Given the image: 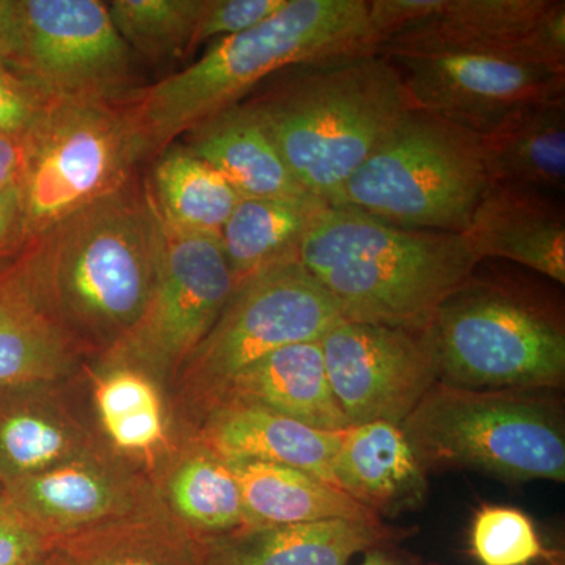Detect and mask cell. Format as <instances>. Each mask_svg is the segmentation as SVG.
Listing matches in <instances>:
<instances>
[{
	"label": "cell",
	"instance_id": "cell-37",
	"mask_svg": "<svg viewBox=\"0 0 565 565\" xmlns=\"http://www.w3.org/2000/svg\"><path fill=\"white\" fill-rule=\"evenodd\" d=\"M24 41L25 25L21 0H0V65L20 73Z\"/></svg>",
	"mask_w": 565,
	"mask_h": 565
},
{
	"label": "cell",
	"instance_id": "cell-33",
	"mask_svg": "<svg viewBox=\"0 0 565 565\" xmlns=\"http://www.w3.org/2000/svg\"><path fill=\"white\" fill-rule=\"evenodd\" d=\"M288 0H206L193 47L252 31L273 18Z\"/></svg>",
	"mask_w": 565,
	"mask_h": 565
},
{
	"label": "cell",
	"instance_id": "cell-12",
	"mask_svg": "<svg viewBox=\"0 0 565 565\" xmlns=\"http://www.w3.org/2000/svg\"><path fill=\"white\" fill-rule=\"evenodd\" d=\"M403 77L411 109L426 111L478 137L516 115L565 96V71L501 54L386 57Z\"/></svg>",
	"mask_w": 565,
	"mask_h": 565
},
{
	"label": "cell",
	"instance_id": "cell-25",
	"mask_svg": "<svg viewBox=\"0 0 565 565\" xmlns=\"http://www.w3.org/2000/svg\"><path fill=\"white\" fill-rule=\"evenodd\" d=\"M50 565H207L203 541L162 503L128 519L54 539Z\"/></svg>",
	"mask_w": 565,
	"mask_h": 565
},
{
	"label": "cell",
	"instance_id": "cell-22",
	"mask_svg": "<svg viewBox=\"0 0 565 565\" xmlns=\"http://www.w3.org/2000/svg\"><path fill=\"white\" fill-rule=\"evenodd\" d=\"M333 476L337 487L377 515L414 508L426 490V470L404 430L385 422L344 430Z\"/></svg>",
	"mask_w": 565,
	"mask_h": 565
},
{
	"label": "cell",
	"instance_id": "cell-4",
	"mask_svg": "<svg viewBox=\"0 0 565 565\" xmlns=\"http://www.w3.org/2000/svg\"><path fill=\"white\" fill-rule=\"evenodd\" d=\"M248 103L297 182L329 204L411 109L403 77L377 52L274 74Z\"/></svg>",
	"mask_w": 565,
	"mask_h": 565
},
{
	"label": "cell",
	"instance_id": "cell-16",
	"mask_svg": "<svg viewBox=\"0 0 565 565\" xmlns=\"http://www.w3.org/2000/svg\"><path fill=\"white\" fill-rule=\"evenodd\" d=\"M196 441L225 460L286 465L334 484L343 433H329L258 405L225 401L202 418Z\"/></svg>",
	"mask_w": 565,
	"mask_h": 565
},
{
	"label": "cell",
	"instance_id": "cell-38",
	"mask_svg": "<svg viewBox=\"0 0 565 565\" xmlns=\"http://www.w3.org/2000/svg\"><path fill=\"white\" fill-rule=\"evenodd\" d=\"M28 244L20 189H0V259L18 255Z\"/></svg>",
	"mask_w": 565,
	"mask_h": 565
},
{
	"label": "cell",
	"instance_id": "cell-15",
	"mask_svg": "<svg viewBox=\"0 0 565 565\" xmlns=\"http://www.w3.org/2000/svg\"><path fill=\"white\" fill-rule=\"evenodd\" d=\"M553 2L441 0L440 7L426 20L382 43L377 54L384 57L501 54L544 66L535 55L534 32Z\"/></svg>",
	"mask_w": 565,
	"mask_h": 565
},
{
	"label": "cell",
	"instance_id": "cell-9",
	"mask_svg": "<svg viewBox=\"0 0 565 565\" xmlns=\"http://www.w3.org/2000/svg\"><path fill=\"white\" fill-rule=\"evenodd\" d=\"M341 321L332 297L299 259L250 275L178 374L182 404L202 419L245 367L285 345L321 340Z\"/></svg>",
	"mask_w": 565,
	"mask_h": 565
},
{
	"label": "cell",
	"instance_id": "cell-10",
	"mask_svg": "<svg viewBox=\"0 0 565 565\" xmlns=\"http://www.w3.org/2000/svg\"><path fill=\"white\" fill-rule=\"evenodd\" d=\"M158 282L143 318L103 356L106 366H128L156 384H174L236 288L221 236L182 232L162 221Z\"/></svg>",
	"mask_w": 565,
	"mask_h": 565
},
{
	"label": "cell",
	"instance_id": "cell-34",
	"mask_svg": "<svg viewBox=\"0 0 565 565\" xmlns=\"http://www.w3.org/2000/svg\"><path fill=\"white\" fill-rule=\"evenodd\" d=\"M51 102L31 81L0 65V134L22 140Z\"/></svg>",
	"mask_w": 565,
	"mask_h": 565
},
{
	"label": "cell",
	"instance_id": "cell-11",
	"mask_svg": "<svg viewBox=\"0 0 565 565\" xmlns=\"http://www.w3.org/2000/svg\"><path fill=\"white\" fill-rule=\"evenodd\" d=\"M20 73L50 99L126 104L139 90L134 52L99 0H21Z\"/></svg>",
	"mask_w": 565,
	"mask_h": 565
},
{
	"label": "cell",
	"instance_id": "cell-39",
	"mask_svg": "<svg viewBox=\"0 0 565 565\" xmlns=\"http://www.w3.org/2000/svg\"><path fill=\"white\" fill-rule=\"evenodd\" d=\"M22 170V140L0 134V189L18 188Z\"/></svg>",
	"mask_w": 565,
	"mask_h": 565
},
{
	"label": "cell",
	"instance_id": "cell-8",
	"mask_svg": "<svg viewBox=\"0 0 565 565\" xmlns=\"http://www.w3.org/2000/svg\"><path fill=\"white\" fill-rule=\"evenodd\" d=\"M143 161L126 104L52 99L22 137L20 184L29 241L132 181Z\"/></svg>",
	"mask_w": 565,
	"mask_h": 565
},
{
	"label": "cell",
	"instance_id": "cell-28",
	"mask_svg": "<svg viewBox=\"0 0 565 565\" xmlns=\"http://www.w3.org/2000/svg\"><path fill=\"white\" fill-rule=\"evenodd\" d=\"M156 489L174 522L196 537H218L245 527L243 497L232 465L195 438Z\"/></svg>",
	"mask_w": 565,
	"mask_h": 565
},
{
	"label": "cell",
	"instance_id": "cell-3",
	"mask_svg": "<svg viewBox=\"0 0 565 565\" xmlns=\"http://www.w3.org/2000/svg\"><path fill=\"white\" fill-rule=\"evenodd\" d=\"M297 259L344 321L424 332L482 262L463 233L401 228L353 207L327 206Z\"/></svg>",
	"mask_w": 565,
	"mask_h": 565
},
{
	"label": "cell",
	"instance_id": "cell-13",
	"mask_svg": "<svg viewBox=\"0 0 565 565\" xmlns=\"http://www.w3.org/2000/svg\"><path fill=\"white\" fill-rule=\"evenodd\" d=\"M334 399L351 427L401 426L438 382L424 332L341 321L321 338Z\"/></svg>",
	"mask_w": 565,
	"mask_h": 565
},
{
	"label": "cell",
	"instance_id": "cell-23",
	"mask_svg": "<svg viewBox=\"0 0 565 565\" xmlns=\"http://www.w3.org/2000/svg\"><path fill=\"white\" fill-rule=\"evenodd\" d=\"M81 353L13 264L0 269V386L55 385L74 373Z\"/></svg>",
	"mask_w": 565,
	"mask_h": 565
},
{
	"label": "cell",
	"instance_id": "cell-24",
	"mask_svg": "<svg viewBox=\"0 0 565 565\" xmlns=\"http://www.w3.org/2000/svg\"><path fill=\"white\" fill-rule=\"evenodd\" d=\"M243 497L245 527L307 525L329 520L379 522L370 508L313 475L286 465L228 460Z\"/></svg>",
	"mask_w": 565,
	"mask_h": 565
},
{
	"label": "cell",
	"instance_id": "cell-20",
	"mask_svg": "<svg viewBox=\"0 0 565 565\" xmlns=\"http://www.w3.org/2000/svg\"><path fill=\"white\" fill-rule=\"evenodd\" d=\"M392 533L381 520H329L307 525L243 527L202 539L207 565H349Z\"/></svg>",
	"mask_w": 565,
	"mask_h": 565
},
{
	"label": "cell",
	"instance_id": "cell-17",
	"mask_svg": "<svg viewBox=\"0 0 565 565\" xmlns=\"http://www.w3.org/2000/svg\"><path fill=\"white\" fill-rule=\"evenodd\" d=\"M463 234L481 259H509L565 282L564 207L555 195L492 184Z\"/></svg>",
	"mask_w": 565,
	"mask_h": 565
},
{
	"label": "cell",
	"instance_id": "cell-31",
	"mask_svg": "<svg viewBox=\"0 0 565 565\" xmlns=\"http://www.w3.org/2000/svg\"><path fill=\"white\" fill-rule=\"evenodd\" d=\"M206 0H111V21L134 54L166 62L193 50Z\"/></svg>",
	"mask_w": 565,
	"mask_h": 565
},
{
	"label": "cell",
	"instance_id": "cell-6",
	"mask_svg": "<svg viewBox=\"0 0 565 565\" xmlns=\"http://www.w3.org/2000/svg\"><path fill=\"white\" fill-rule=\"evenodd\" d=\"M424 334L440 384L533 392L564 382L563 319L512 289L475 280V274L438 307Z\"/></svg>",
	"mask_w": 565,
	"mask_h": 565
},
{
	"label": "cell",
	"instance_id": "cell-30",
	"mask_svg": "<svg viewBox=\"0 0 565 565\" xmlns=\"http://www.w3.org/2000/svg\"><path fill=\"white\" fill-rule=\"evenodd\" d=\"M96 412L117 451L152 455L167 440V419L159 386L140 371L107 366L96 382Z\"/></svg>",
	"mask_w": 565,
	"mask_h": 565
},
{
	"label": "cell",
	"instance_id": "cell-36",
	"mask_svg": "<svg viewBox=\"0 0 565 565\" xmlns=\"http://www.w3.org/2000/svg\"><path fill=\"white\" fill-rule=\"evenodd\" d=\"M441 0H371L367 2V28L375 51L397 33L426 20Z\"/></svg>",
	"mask_w": 565,
	"mask_h": 565
},
{
	"label": "cell",
	"instance_id": "cell-1",
	"mask_svg": "<svg viewBox=\"0 0 565 565\" xmlns=\"http://www.w3.org/2000/svg\"><path fill=\"white\" fill-rule=\"evenodd\" d=\"M163 225L132 181L33 237L13 264L81 352L109 353L151 302Z\"/></svg>",
	"mask_w": 565,
	"mask_h": 565
},
{
	"label": "cell",
	"instance_id": "cell-18",
	"mask_svg": "<svg viewBox=\"0 0 565 565\" xmlns=\"http://www.w3.org/2000/svg\"><path fill=\"white\" fill-rule=\"evenodd\" d=\"M99 448L54 384L0 386V486Z\"/></svg>",
	"mask_w": 565,
	"mask_h": 565
},
{
	"label": "cell",
	"instance_id": "cell-41",
	"mask_svg": "<svg viewBox=\"0 0 565 565\" xmlns=\"http://www.w3.org/2000/svg\"><path fill=\"white\" fill-rule=\"evenodd\" d=\"M47 556H50V555H47ZM43 565H50V563H47V559H46V563H44Z\"/></svg>",
	"mask_w": 565,
	"mask_h": 565
},
{
	"label": "cell",
	"instance_id": "cell-5",
	"mask_svg": "<svg viewBox=\"0 0 565 565\" xmlns=\"http://www.w3.org/2000/svg\"><path fill=\"white\" fill-rule=\"evenodd\" d=\"M489 188L481 137L408 109L329 206L401 228L465 233Z\"/></svg>",
	"mask_w": 565,
	"mask_h": 565
},
{
	"label": "cell",
	"instance_id": "cell-21",
	"mask_svg": "<svg viewBox=\"0 0 565 565\" xmlns=\"http://www.w3.org/2000/svg\"><path fill=\"white\" fill-rule=\"evenodd\" d=\"M185 147L210 163L241 199H274L308 193L286 166L258 111L234 104L188 132Z\"/></svg>",
	"mask_w": 565,
	"mask_h": 565
},
{
	"label": "cell",
	"instance_id": "cell-29",
	"mask_svg": "<svg viewBox=\"0 0 565 565\" xmlns=\"http://www.w3.org/2000/svg\"><path fill=\"white\" fill-rule=\"evenodd\" d=\"M156 158L150 195L162 221L182 232L221 236L243 200L239 193L185 145L172 143Z\"/></svg>",
	"mask_w": 565,
	"mask_h": 565
},
{
	"label": "cell",
	"instance_id": "cell-32",
	"mask_svg": "<svg viewBox=\"0 0 565 565\" xmlns=\"http://www.w3.org/2000/svg\"><path fill=\"white\" fill-rule=\"evenodd\" d=\"M471 546L482 565H527L544 553L530 516L504 505H484L476 514Z\"/></svg>",
	"mask_w": 565,
	"mask_h": 565
},
{
	"label": "cell",
	"instance_id": "cell-40",
	"mask_svg": "<svg viewBox=\"0 0 565 565\" xmlns=\"http://www.w3.org/2000/svg\"><path fill=\"white\" fill-rule=\"evenodd\" d=\"M360 565H394L385 555L377 550H370L364 556L363 563Z\"/></svg>",
	"mask_w": 565,
	"mask_h": 565
},
{
	"label": "cell",
	"instance_id": "cell-35",
	"mask_svg": "<svg viewBox=\"0 0 565 565\" xmlns=\"http://www.w3.org/2000/svg\"><path fill=\"white\" fill-rule=\"evenodd\" d=\"M51 542L0 493V565H43Z\"/></svg>",
	"mask_w": 565,
	"mask_h": 565
},
{
	"label": "cell",
	"instance_id": "cell-27",
	"mask_svg": "<svg viewBox=\"0 0 565 565\" xmlns=\"http://www.w3.org/2000/svg\"><path fill=\"white\" fill-rule=\"evenodd\" d=\"M327 206L311 193L241 200L221 232L236 285L274 264L297 259L303 237Z\"/></svg>",
	"mask_w": 565,
	"mask_h": 565
},
{
	"label": "cell",
	"instance_id": "cell-19",
	"mask_svg": "<svg viewBox=\"0 0 565 565\" xmlns=\"http://www.w3.org/2000/svg\"><path fill=\"white\" fill-rule=\"evenodd\" d=\"M225 401L258 405L329 433L351 429L334 399L321 340L289 344L267 353L245 367L214 405Z\"/></svg>",
	"mask_w": 565,
	"mask_h": 565
},
{
	"label": "cell",
	"instance_id": "cell-2",
	"mask_svg": "<svg viewBox=\"0 0 565 565\" xmlns=\"http://www.w3.org/2000/svg\"><path fill=\"white\" fill-rule=\"evenodd\" d=\"M364 52H375L367 0H288L263 24L215 41L189 68L134 93L126 109L141 156L156 158L289 66Z\"/></svg>",
	"mask_w": 565,
	"mask_h": 565
},
{
	"label": "cell",
	"instance_id": "cell-14",
	"mask_svg": "<svg viewBox=\"0 0 565 565\" xmlns=\"http://www.w3.org/2000/svg\"><path fill=\"white\" fill-rule=\"evenodd\" d=\"M0 493L51 541L128 519L161 503L154 486L103 448L6 482Z\"/></svg>",
	"mask_w": 565,
	"mask_h": 565
},
{
	"label": "cell",
	"instance_id": "cell-26",
	"mask_svg": "<svg viewBox=\"0 0 565 565\" xmlns=\"http://www.w3.org/2000/svg\"><path fill=\"white\" fill-rule=\"evenodd\" d=\"M481 143L490 185L564 193L565 96L530 107Z\"/></svg>",
	"mask_w": 565,
	"mask_h": 565
},
{
	"label": "cell",
	"instance_id": "cell-7",
	"mask_svg": "<svg viewBox=\"0 0 565 565\" xmlns=\"http://www.w3.org/2000/svg\"><path fill=\"white\" fill-rule=\"evenodd\" d=\"M401 429L424 470L456 465L516 481H565L563 419L530 392H475L437 382Z\"/></svg>",
	"mask_w": 565,
	"mask_h": 565
}]
</instances>
